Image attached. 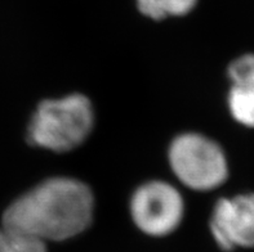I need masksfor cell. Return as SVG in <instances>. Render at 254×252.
<instances>
[{
  "label": "cell",
  "instance_id": "1",
  "mask_svg": "<svg viewBox=\"0 0 254 252\" xmlns=\"http://www.w3.org/2000/svg\"><path fill=\"white\" fill-rule=\"evenodd\" d=\"M94 197L85 183L74 178L47 179L8 206L3 228L47 243L79 236L92 223Z\"/></svg>",
  "mask_w": 254,
  "mask_h": 252
},
{
  "label": "cell",
  "instance_id": "2",
  "mask_svg": "<svg viewBox=\"0 0 254 252\" xmlns=\"http://www.w3.org/2000/svg\"><path fill=\"white\" fill-rule=\"evenodd\" d=\"M94 125L93 105L83 94L40 102L30 120L27 141L31 146L64 153L79 147Z\"/></svg>",
  "mask_w": 254,
  "mask_h": 252
},
{
  "label": "cell",
  "instance_id": "3",
  "mask_svg": "<svg viewBox=\"0 0 254 252\" xmlns=\"http://www.w3.org/2000/svg\"><path fill=\"white\" fill-rule=\"evenodd\" d=\"M168 160L178 180L193 191H213L229 176V163L221 146L197 133L174 138Z\"/></svg>",
  "mask_w": 254,
  "mask_h": 252
},
{
  "label": "cell",
  "instance_id": "4",
  "mask_svg": "<svg viewBox=\"0 0 254 252\" xmlns=\"http://www.w3.org/2000/svg\"><path fill=\"white\" fill-rule=\"evenodd\" d=\"M185 202L177 188L167 182L151 180L135 189L130 198V215L141 232L164 237L180 227Z\"/></svg>",
  "mask_w": 254,
  "mask_h": 252
},
{
  "label": "cell",
  "instance_id": "5",
  "mask_svg": "<svg viewBox=\"0 0 254 252\" xmlns=\"http://www.w3.org/2000/svg\"><path fill=\"white\" fill-rule=\"evenodd\" d=\"M209 227L213 240L223 251L254 249V193L218 200Z\"/></svg>",
  "mask_w": 254,
  "mask_h": 252
},
{
  "label": "cell",
  "instance_id": "6",
  "mask_svg": "<svg viewBox=\"0 0 254 252\" xmlns=\"http://www.w3.org/2000/svg\"><path fill=\"white\" fill-rule=\"evenodd\" d=\"M227 104L236 122L247 128H254V81L232 83Z\"/></svg>",
  "mask_w": 254,
  "mask_h": 252
},
{
  "label": "cell",
  "instance_id": "7",
  "mask_svg": "<svg viewBox=\"0 0 254 252\" xmlns=\"http://www.w3.org/2000/svg\"><path fill=\"white\" fill-rule=\"evenodd\" d=\"M143 16L151 19L186 16L196 6L197 0H135Z\"/></svg>",
  "mask_w": 254,
  "mask_h": 252
},
{
  "label": "cell",
  "instance_id": "8",
  "mask_svg": "<svg viewBox=\"0 0 254 252\" xmlns=\"http://www.w3.org/2000/svg\"><path fill=\"white\" fill-rule=\"evenodd\" d=\"M0 252H47V243L0 229Z\"/></svg>",
  "mask_w": 254,
  "mask_h": 252
}]
</instances>
